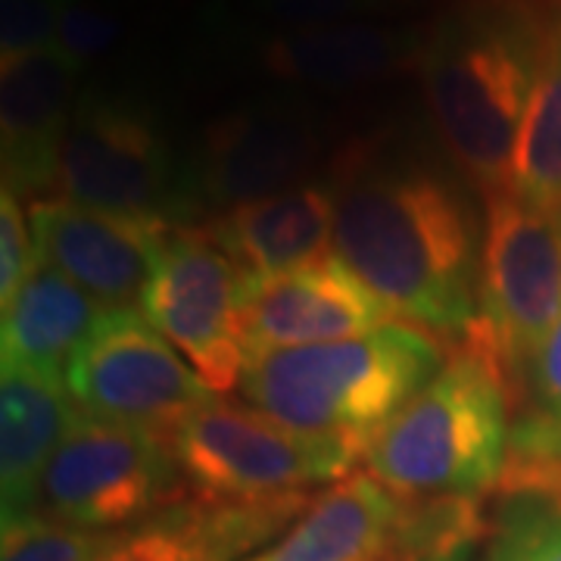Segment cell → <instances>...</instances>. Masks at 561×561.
Here are the masks:
<instances>
[{"label":"cell","mask_w":561,"mask_h":561,"mask_svg":"<svg viewBox=\"0 0 561 561\" xmlns=\"http://www.w3.org/2000/svg\"><path fill=\"white\" fill-rule=\"evenodd\" d=\"M512 397L500 371L456 343L415 400L387 424L371 456L368 474L402 502L478 496L502 481L512 446Z\"/></svg>","instance_id":"277c9868"},{"label":"cell","mask_w":561,"mask_h":561,"mask_svg":"<svg viewBox=\"0 0 561 561\" xmlns=\"http://www.w3.org/2000/svg\"><path fill=\"white\" fill-rule=\"evenodd\" d=\"M481 540H456L443 542V546H431V549H419V552H409L400 561H471L474 549Z\"/></svg>","instance_id":"f1b7e54d"},{"label":"cell","mask_w":561,"mask_h":561,"mask_svg":"<svg viewBox=\"0 0 561 561\" xmlns=\"http://www.w3.org/2000/svg\"><path fill=\"white\" fill-rule=\"evenodd\" d=\"M38 260L60 268L106 309H135L175 221L144 219L81 206L66 197H38L28 206Z\"/></svg>","instance_id":"8fae6325"},{"label":"cell","mask_w":561,"mask_h":561,"mask_svg":"<svg viewBox=\"0 0 561 561\" xmlns=\"http://www.w3.org/2000/svg\"><path fill=\"white\" fill-rule=\"evenodd\" d=\"M400 321L341 260H321L272 278H250L243 343L250 356L350 341Z\"/></svg>","instance_id":"7c38bea8"},{"label":"cell","mask_w":561,"mask_h":561,"mask_svg":"<svg viewBox=\"0 0 561 561\" xmlns=\"http://www.w3.org/2000/svg\"><path fill=\"white\" fill-rule=\"evenodd\" d=\"M0 312L3 365H25L66 378L81 346L113 309L81 290L60 268L35 260L25 284Z\"/></svg>","instance_id":"ffe728a7"},{"label":"cell","mask_w":561,"mask_h":561,"mask_svg":"<svg viewBox=\"0 0 561 561\" xmlns=\"http://www.w3.org/2000/svg\"><path fill=\"white\" fill-rule=\"evenodd\" d=\"M561 321V219L512 187L483 194L478 312L459 343L500 371L518 397L524 371Z\"/></svg>","instance_id":"5b68a950"},{"label":"cell","mask_w":561,"mask_h":561,"mask_svg":"<svg viewBox=\"0 0 561 561\" xmlns=\"http://www.w3.org/2000/svg\"><path fill=\"white\" fill-rule=\"evenodd\" d=\"M319 157V125L306 106L247 103L206 128L197 181L206 201L231 209L300 187Z\"/></svg>","instance_id":"4fadbf2b"},{"label":"cell","mask_w":561,"mask_h":561,"mask_svg":"<svg viewBox=\"0 0 561 561\" xmlns=\"http://www.w3.org/2000/svg\"><path fill=\"white\" fill-rule=\"evenodd\" d=\"M47 197L175 221L181 184L160 125L138 103L81 98L62 135Z\"/></svg>","instance_id":"9c48e42d"},{"label":"cell","mask_w":561,"mask_h":561,"mask_svg":"<svg viewBox=\"0 0 561 561\" xmlns=\"http://www.w3.org/2000/svg\"><path fill=\"white\" fill-rule=\"evenodd\" d=\"M405 502L368 471L312 496L278 540L247 561H397Z\"/></svg>","instance_id":"2e32d148"},{"label":"cell","mask_w":561,"mask_h":561,"mask_svg":"<svg viewBox=\"0 0 561 561\" xmlns=\"http://www.w3.org/2000/svg\"><path fill=\"white\" fill-rule=\"evenodd\" d=\"M334 191V250L397 319L459 343L478 312L474 225L459 191L421 162L350 150Z\"/></svg>","instance_id":"6da1fadb"},{"label":"cell","mask_w":561,"mask_h":561,"mask_svg":"<svg viewBox=\"0 0 561 561\" xmlns=\"http://www.w3.org/2000/svg\"><path fill=\"white\" fill-rule=\"evenodd\" d=\"M250 275L209 228H175L162 247L140 309L213 393L241 387L247 368L243 306Z\"/></svg>","instance_id":"ba28073f"},{"label":"cell","mask_w":561,"mask_h":561,"mask_svg":"<svg viewBox=\"0 0 561 561\" xmlns=\"http://www.w3.org/2000/svg\"><path fill=\"white\" fill-rule=\"evenodd\" d=\"M38 250L32 238V221L13 191H0V309L10 306L28 272L35 268Z\"/></svg>","instance_id":"484cf974"},{"label":"cell","mask_w":561,"mask_h":561,"mask_svg":"<svg viewBox=\"0 0 561 561\" xmlns=\"http://www.w3.org/2000/svg\"><path fill=\"white\" fill-rule=\"evenodd\" d=\"M81 412L175 437L213 390L138 309L106 312L66 371Z\"/></svg>","instance_id":"30bf717a"},{"label":"cell","mask_w":561,"mask_h":561,"mask_svg":"<svg viewBox=\"0 0 561 561\" xmlns=\"http://www.w3.org/2000/svg\"><path fill=\"white\" fill-rule=\"evenodd\" d=\"M79 405L60 375L3 365L0 378V493L3 515L32 512L41 474L69 434Z\"/></svg>","instance_id":"d6986e66"},{"label":"cell","mask_w":561,"mask_h":561,"mask_svg":"<svg viewBox=\"0 0 561 561\" xmlns=\"http://www.w3.org/2000/svg\"><path fill=\"white\" fill-rule=\"evenodd\" d=\"M542 28L527 0H474L424 41L421 84L443 150L481 194L515 181Z\"/></svg>","instance_id":"7a4b0ae2"},{"label":"cell","mask_w":561,"mask_h":561,"mask_svg":"<svg viewBox=\"0 0 561 561\" xmlns=\"http://www.w3.org/2000/svg\"><path fill=\"white\" fill-rule=\"evenodd\" d=\"M122 35L116 16H110L101 7H91L84 0H69L60 25V47L69 60H76L84 69L91 60L103 57Z\"/></svg>","instance_id":"4316f807"},{"label":"cell","mask_w":561,"mask_h":561,"mask_svg":"<svg viewBox=\"0 0 561 561\" xmlns=\"http://www.w3.org/2000/svg\"><path fill=\"white\" fill-rule=\"evenodd\" d=\"M122 530H91L38 512L3 515L0 561H101Z\"/></svg>","instance_id":"cb8c5ba5"},{"label":"cell","mask_w":561,"mask_h":561,"mask_svg":"<svg viewBox=\"0 0 561 561\" xmlns=\"http://www.w3.org/2000/svg\"><path fill=\"white\" fill-rule=\"evenodd\" d=\"M69 0H0V60L54 50Z\"/></svg>","instance_id":"d4e9b609"},{"label":"cell","mask_w":561,"mask_h":561,"mask_svg":"<svg viewBox=\"0 0 561 561\" xmlns=\"http://www.w3.org/2000/svg\"><path fill=\"white\" fill-rule=\"evenodd\" d=\"M184 483L209 500H265L337 483L362 456L334 437L294 431L243 402L201 405L172 437Z\"/></svg>","instance_id":"8992f818"},{"label":"cell","mask_w":561,"mask_h":561,"mask_svg":"<svg viewBox=\"0 0 561 561\" xmlns=\"http://www.w3.org/2000/svg\"><path fill=\"white\" fill-rule=\"evenodd\" d=\"M522 421L512 427L508 459L561 465V321L524 371Z\"/></svg>","instance_id":"7402d4cb"},{"label":"cell","mask_w":561,"mask_h":561,"mask_svg":"<svg viewBox=\"0 0 561 561\" xmlns=\"http://www.w3.org/2000/svg\"><path fill=\"white\" fill-rule=\"evenodd\" d=\"M312 493L209 500L187 493L147 522L125 527L101 561H247L306 512Z\"/></svg>","instance_id":"5bb4252c"},{"label":"cell","mask_w":561,"mask_h":561,"mask_svg":"<svg viewBox=\"0 0 561 561\" xmlns=\"http://www.w3.org/2000/svg\"><path fill=\"white\" fill-rule=\"evenodd\" d=\"M81 66L60 47L0 60V160L3 187L16 197H47L62 135L76 113Z\"/></svg>","instance_id":"9a60e30c"},{"label":"cell","mask_w":561,"mask_h":561,"mask_svg":"<svg viewBox=\"0 0 561 561\" xmlns=\"http://www.w3.org/2000/svg\"><path fill=\"white\" fill-rule=\"evenodd\" d=\"M481 561H561V500L540 493H500Z\"/></svg>","instance_id":"603a6c76"},{"label":"cell","mask_w":561,"mask_h":561,"mask_svg":"<svg viewBox=\"0 0 561 561\" xmlns=\"http://www.w3.org/2000/svg\"><path fill=\"white\" fill-rule=\"evenodd\" d=\"M512 191L561 219V7L542 28L540 69L524 119Z\"/></svg>","instance_id":"44dd1931"},{"label":"cell","mask_w":561,"mask_h":561,"mask_svg":"<svg viewBox=\"0 0 561 561\" xmlns=\"http://www.w3.org/2000/svg\"><path fill=\"white\" fill-rule=\"evenodd\" d=\"M187 493L169 437L79 409L41 474L32 512L91 530H125Z\"/></svg>","instance_id":"52a82bcc"},{"label":"cell","mask_w":561,"mask_h":561,"mask_svg":"<svg viewBox=\"0 0 561 561\" xmlns=\"http://www.w3.org/2000/svg\"><path fill=\"white\" fill-rule=\"evenodd\" d=\"M397 0H260L265 13H272L287 28L356 22L368 13H381Z\"/></svg>","instance_id":"83f0119b"},{"label":"cell","mask_w":561,"mask_h":561,"mask_svg":"<svg viewBox=\"0 0 561 561\" xmlns=\"http://www.w3.org/2000/svg\"><path fill=\"white\" fill-rule=\"evenodd\" d=\"M209 234L250 278H272L328 256L334 243V191L300 184L275 197L225 209Z\"/></svg>","instance_id":"ac0fdd59"},{"label":"cell","mask_w":561,"mask_h":561,"mask_svg":"<svg viewBox=\"0 0 561 561\" xmlns=\"http://www.w3.org/2000/svg\"><path fill=\"white\" fill-rule=\"evenodd\" d=\"M440 343L393 321L350 341L250 356L241 397L302 434L334 437L368 461L387 424L443 368Z\"/></svg>","instance_id":"3957f363"},{"label":"cell","mask_w":561,"mask_h":561,"mask_svg":"<svg viewBox=\"0 0 561 561\" xmlns=\"http://www.w3.org/2000/svg\"><path fill=\"white\" fill-rule=\"evenodd\" d=\"M424 35L378 22H331L284 28L265 41L262 66L284 81L316 88H359L419 69Z\"/></svg>","instance_id":"e0dca14e"}]
</instances>
